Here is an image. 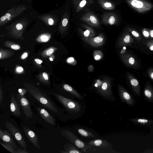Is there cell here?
<instances>
[{"label":"cell","mask_w":153,"mask_h":153,"mask_svg":"<svg viewBox=\"0 0 153 153\" xmlns=\"http://www.w3.org/2000/svg\"><path fill=\"white\" fill-rule=\"evenodd\" d=\"M55 97L64 107L69 120H75L83 115L86 108L85 103L55 94Z\"/></svg>","instance_id":"6da1fadb"},{"label":"cell","mask_w":153,"mask_h":153,"mask_svg":"<svg viewBox=\"0 0 153 153\" xmlns=\"http://www.w3.org/2000/svg\"><path fill=\"white\" fill-rule=\"evenodd\" d=\"M28 90L32 96L45 107L55 113H58L59 112L57 106L50 97L38 90L28 89Z\"/></svg>","instance_id":"7a4b0ae2"},{"label":"cell","mask_w":153,"mask_h":153,"mask_svg":"<svg viewBox=\"0 0 153 153\" xmlns=\"http://www.w3.org/2000/svg\"><path fill=\"white\" fill-rule=\"evenodd\" d=\"M102 80V84L101 87L96 91V93L106 100L115 101L116 99L112 90L111 79L109 78H104Z\"/></svg>","instance_id":"3957f363"},{"label":"cell","mask_w":153,"mask_h":153,"mask_svg":"<svg viewBox=\"0 0 153 153\" xmlns=\"http://www.w3.org/2000/svg\"><path fill=\"white\" fill-rule=\"evenodd\" d=\"M61 135L66 138L70 142L78 148L84 152H86L88 149H90L92 147L82 141L75 136L72 131L68 129H62L61 130Z\"/></svg>","instance_id":"277c9868"},{"label":"cell","mask_w":153,"mask_h":153,"mask_svg":"<svg viewBox=\"0 0 153 153\" xmlns=\"http://www.w3.org/2000/svg\"><path fill=\"white\" fill-rule=\"evenodd\" d=\"M126 1L129 6L140 13H146L153 8V5L146 0H126Z\"/></svg>","instance_id":"5b68a950"},{"label":"cell","mask_w":153,"mask_h":153,"mask_svg":"<svg viewBox=\"0 0 153 153\" xmlns=\"http://www.w3.org/2000/svg\"><path fill=\"white\" fill-rule=\"evenodd\" d=\"M5 127L12 135L16 142L22 148L27 149V146L22 133L19 129L9 121L5 123Z\"/></svg>","instance_id":"8992f818"},{"label":"cell","mask_w":153,"mask_h":153,"mask_svg":"<svg viewBox=\"0 0 153 153\" xmlns=\"http://www.w3.org/2000/svg\"><path fill=\"white\" fill-rule=\"evenodd\" d=\"M17 101L21 107L23 113L28 118L32 119L33 114L30 107V102L25 96L20 97L17 95Z\"/></svg>","instance_id":"52a82bcc"},{"label":"cell","mask_w":153,"mask_h":153,"mask_svg":"<svg viewBox=\"0 0 153 153\" xmlns=\"http://www.w3.org/2000/svg\"><path fill=\"white\" fill-rule=\"evenodd\" d=\"M118 90L119 96L122 102L131 107L135 105L136 103V100L124 88L119 85L118 86Z\"/></svg>","instance_id":"ba28073f"},{"label":"cell","mask_w":153,"mask_h":153,"mask_svg":"<svg viewBox=\"0 0 153 153\" xmlns=\"http://www.w3.org/2000/svg\"><path fill=\"white\" fill-rule=\"evenodd\" d=\"M92 27L99 28L100 27V23L97 16L92 12H89L82 16L80 19Z\"/></svg>","instance_id":"9c48e42d"},{"label":"cell","mask_w":153,"mask_h":153,"mask_svg":"<svg viewBox=\"0 0 153 153\" xmlns=\"http://www.w3.org/2000/svg\"><path fill=\"white\" fill-rule=\"evenodd\" d=\"M119 20L120 18L118 15L113 13H109L103 15L101 23L105 25H116L119 24Z\"/></svg>","instance_id":"30bf717a"},{"label":"cell","mask_w":153,"mask_h":153,"mask_svg":"<svg viewBox=\"0 0 153 153\" xmlns=\"http://www.w3.org/2000/svg\"><path fill=\"white\" fill-rule=\"evenodd\" d=\"M86 43L95 48H99L103 46L105 42V38L104 34L100 33L96 37L90 38H81Z\"/></svg>","instance_id":"8fae6325"},{"label":"cell","mask_w":153,"mask_h":153,"mask_svg":"<svg viewBox=\"0 0 153 153\" xmlns=\"http://www.w3.org/2000/svg\"><path fill=\"white\" fill-rule=\"evenodd\" d=\"M73 128L76 129L81 136L87 138H95L97 137V133L92 129L79 125H75Z\"/></svg>","instance_id":"7c38bea8"},{"label":"cell","mask_w":153,"mask_h":153,"mask_svg":"<svg viewBox=\"0 0 153 153\" xmlns=\"http://www.w3.org/2000/svg\"><path fill=\"white\" fill-rule=\"evenodd\" d=\"M25 135L31 143L39 150L41 149L39 144V138L36 134L32 129L27 127L23 128Z\"/></svg>","instance_id":"4fadbf2b"},{"label":"cell","mask_w":153,"mask_h":153,"mask_svg":"<svg viewBox=\"0 0 153 153\" xmlns=\"http://www.w3.org/2000/svg\"><path fill=\"white\" fill-rule=\"evenodd\" d=\"M65 91L69 93L68 98L75 99H77L80 101H83L84 97L74 88L67 84H65L63 86Z\"/></svg>","instance_id":"5bb4252c"},{"label":"cell","mask_w":153,"mask_h":153,"mask_svg":"<svg viewBox=\"0 0 153 153\" xmlns=\"http://www.w3.org/2000/svg\"><path fill=\"white\" fill-rule=\"evenodd\" d=\"M92 147L102 148H112L113 145L108 141L102 139H97L89 141L87 143Z\"/></svg>","instance_id":"9a60e30c"},{"label":"cell","mask_w":153,"mask_h":153,"mask_svg":"<svg viewBox=\"0 0 153 153\" xmlns=\"http://www.w3.org/2000/svg\"><path fill=\"white\" fill-rule=\"evenodd\" d=\"M81 26L85 29L84 30L80 28L78 29L81 38H92L96 36V32L92 27L84 24H81Z\"/></svg>","instance_id":"2e32d148"},{"label":"cell","mask_w":153,"mask_h":153,"mask_svg":"<svg viewBox=\"0 0 153 153\" xmlns=\"http://www.w3.org/2000/svg\"><path fill=\"white\" fill-rule=\"evenodd\" d=\"M10 133L7 130L3 131L0 129V139L3 142L12 145L16 149L18 148Z\"/></svg>","instance_id":"e0dca14e"},{"label":"cell","mask_w":153,"mask_h":153,"mask_svg":"<svg viewBox=\"0 0 153 153\" xmlns=\"http://www.w3.org/2000/svg\"><path fill=\"white\" fill-rule=\"evenodd\" d=\"M129 121L137 125L148 127L150 129L153 128V120L144 118H131Z\"/></svg>","instance_id":"ac0fdd59"},{"label":"cell","mask_w":153,"mask_h":153,"mask_svg":"<svg viewBox=\"0 0 153 153\" xmlns=\"http://www.w3.org/2000/svg\"><path fill=\"white\" fill-rule=\"evenodd\" d=\"M37 109L40 116L45 121L52 125H56L55 119L46 109L40 107H38Z\"/></svg>","instance_id":"d6986e66"},{"label":"cell","mask_w":153,"mask_h":153,"mask_svg":"<svg viewBox=\"0 0 153 153\" xmlns=\"http://www.w3.org/2000/svg\"><path fill=\"white\" fill-rule=\"evenodd\" d=\"M10 103V109L11 113L15 115L20 116L21 113L19 105L13 94L11 96Z\"/></svg>","instance_id":"ffe728a7"},{"label":"cell","mask_w":153,"mask_h":153,"mask_svg":"<svg viewBox=\"0 0 153 153\" xmlns=\"http://www.w3.org/2000/svg\"><path fill=\"white\" fill-rule=\"evenodd\" d=\"M100 5L104 9L107 10H113L116 8L115 4L109 0H98Z\"/></svg>","instance_id":"44dd1931"},{"label":"cell","mask_w":153,"mask_h":153,"mask_svg":"<svg viewBox=\"0 0 153 153\" xmlns=\"http://www.w3.org/2000/svg\"><path fill=\"white\" fill-rule=\"evenodd\" d=\"M64 151L60 150L62 153H82V152L72 143H67L64 146Z\"/></svg>","instance_id":"7402d4cb"},{"label":"cell","mask_w":153,"mask_h":153,"mask_svg":"<svg viewBox=\"0 0 153 153\" xmlns=\"http://www.w3.org/2000/svg\"><path fill=\"white\" fill-rule=\"evenodd\" d=\"M127 31L124 32L122 36L119 39L117 46L118 47L122 46L123 45L130 42L131 36L129 34Z\"/></svg>","instance_id":"603a6c76"},{"label":"cell","mask_w":153,"mask_h":153,"mask_svg":"<svg viewBox=\"0 0 153 153\" xmlns=\"http://www.w3.org/2000/svg\"><path fill=\"white\" fill-rule=\"evenodd\" d=\"M144 91V95L146 100L153 103V90L147 87Z\"/></svg>","instance_id":"cb8c5ba5"},{"label":"cell","mask_w":153,"mask_h":153,"mask_svg":"<svg viewBox=\"0 0 153 153\" xmlns=\"http://www.w3.org/2000/svg\"><path fill=\"white\" fill-rule=\"evenodd\" d=\"M112 149V148H102V151L100 148L92 147L91 149L88 150L86 152L90 153H113V152H111V151H113V150Z\"/></svg>","instance_id":"d4e9b609"},{"label":"cell","mask_w":153,"mask_h":153,"mask_svg":"<svg viewBox=\"0 0 153 153\" xmlns=\"http://www.w3.org/2000/svg\"><path fill=\"white\" fill-rule=\"evenodd\" d=\"M1 144L6 149L11 153H16V149L11 144L7 143L0 142Z\"/></svg>","instance_id":"484cf974"},{"label":"cell","mask_w":153,"mask_h":153,"mask_svg":"<svg viewBox=\"0 0 153 153\" xmlns=\"http://www.w3.org/2000/svg\"><path fill=\"white\" fill-rule=\"evenodd\" d=\"M93 56L94 59L96 61H99L102 59L104 55L102 52L100 50H96L94 51Z\"/></svg>","instance_id":"4316f807"},{"label":"cell","mask_w":153,"mask_h":153,"mask_svg":"<svg viewBox=\"0 0 153 153\" xmlns=\"http://www.w3.org/2000/svg\"><path fill=\"white\" fill-rule=\"evenodd\" d=\"M89 1V0H88ZM88 0H82L80 3H78V5H76V10L77 12H79L82 9H83L86 5L88 2Z\"/></svg>","instance_id":"83f0119b"},{"label":"cell","mask_w":153,"mask_h":153,"mask_svg":"<svg viewBox=\"0 0 153 153\" xmlns=\"http://www.w3.org/2000/svg\"><path fill=\"white\" fill-rule=\"evenodd\" d=\"M103 83V80L100 79H97L94 82L93 86L95 87L96 91L98 90L101 87Z\"/></svg>","instance_id":"f1b7e54d"},{"label":"cell","mask_w":153,"mask_h":153,"mask_svg":"<svg viewBox=\"0 0 153 153\" xmlns=\"http://www.w3.org/2000/svg\"><path fill=\"white\" fill-rule=\"evenodd\" d=\"M19 94L18 95L20 97L24 96L25 94L26 93V91L25 90L19 89L18 90Z\"/></svg>","instance_id":"f546056e"},{"label":"cell","mask_w":153,"mask_h":153,"mask_svg":"<svg viewBox=\"0 0 153 153\" xmlns=\"http://www.w3.org/2000/svg\"><path fill=\"white\" fill-rule=\"evenodd\" d=\"M16 153H28L27 150L24 149L18 148L16 149Z\"/></svg>","instance_id":"4dcf8cb0"},{"label":"cell","mask_w":153,"mask_h":153,"mask_svg":"<svg viewBox=\"0 0 153 153\" xmlns=\"http://www.w3.org/2000/svg\"><path fill=\"white\" fill-rule=\"evenodd\" d=\"M69 22L68 19L67 18H64L62 22V25L63 26L66 27L67 26Z\"/></svg>","instance_id":"1f68e13d"},{"label":"cell","mask_w":153,"mask_h":153,"mask_svg":"<svg viewBox=\"0 0 153 153\" xmlns=\"http://www.w3.org/2000/svg\"><path fill=\"white\" fill-rule=\"evenodd\" d=\"M128 29L130 31L133 36L135 37H138L139 36V34L136 31L132 30L131 29L128 28Z\"/></svg>","instance_id":"d6a6232c"},{"label":"cell","mask_w":153,"mask_h":153,"mask_svg":"<svg viewBox=\"0 0 153 153\" xmlns=\"http://www.w3.org/2000/svg\"><path fill=\"white\" fill-rule=\"evenodd\" d=\"M42 42H47L49 40V38L47 36H46V35H43L41 36L40 38Z\"/></svg>","instance_id":"836d02e7"},{"label":"cell","mask_w":153,"mask_h":153,"mask_svg":"<svg viewBox=\"0 0 153 153\" xmlns=\"http://www.w3.org/2000/svg\"><path fill=\"white\" fill-rule=\"evenodd\" d=\"M12 49L15 50H17L19 49L20 48V46L18 45L14 44L11 46Z\"/></svg>","instance_id":"e575fe53"},{"label":"cell","mask_w":153,"mask_h":153,"mask_svg":"<svg viewBox=\"0 0 153 153\" xmlns=\"http://www.w3.org/2000/svg\"><path fill=\"white\" fill-rule=\"evenodd\" d=\"M54 50L53 49H50L47 51L46 54L47 56H50L54 53Z\"/></svg>","instance_id":"d590c367"},{"label":"cell","mask_w":153,"mask_h":153,"mask_svg":"<svg viewBox=\"0 0 153 153\" xmlns=\"http://www.w3.org/2000/svg\"><path fill=\"white\" fill-rule=\"evenodd\" d=\"M11 16V15L9 14H7L5 16H2L1 18V20L2 21H4L7 18H9Z\"/></svg>","instance_id":"8d00e7d4"},{"label":"cell","mask_w":153,"mask_h":153,"mask_svg":"<svg viewBox=\"0 0 153 153\" xmlns=\"http://www.w3.org/2000/svg\"><path fill=\"white\" fill-rule=\"evenodd\" d=\"M3 91L2 90L1 88V90H0V103H2L3 100Z\"/></svg>","instance_id":"74e56055"},{"label":"cell","mask_w":153,"mask_h":153,"mask_svg":"<svg viewBox=\"0 0 153 153\" xmlns=\"http://www.w3.org/2000/svg\"><path fill=\"white\" fill-rule=\"evenodd\" d=\"M28 56V54L27 52H25L23 53L21 57V59L22 60H24L26 59Z\"/></svg>","instance_id":"f35d334b"},{"label":"cell","mask_w":153,"mask_h":153,"mask_svg":"<svg viewBox=\"0 0 153 153\" xmlns=\"http://www.w3.org/2000/svg\"><path fill=\"white\" fill-rule=\"evenodd\" d=\"M94 69V67L92 65H90L88 67V72H91L93 71Z\"/></svg>","instance_id":"ab89813d"},{"label":"cell","mask_w":153,"mask_h":153,"mask_svg":"<svg viewBox=\"0 0 153 153\" xmlns=\"http://www.w3.org/2000/svg\"><path fill=\"white\" fill-rule=\"evenodd\" d=\"M16 28L17 30H21L23 26L20 23H18L16 26Z\"/></svg>","instance_id":"60d3db41"},{"label":"cell","mask_w":153,"mask_h":153,"mask_svg":"<svg viewBox=\"0 0 153 153\" xmlns=\"http://www.w3.org/2000/svg\"><path fill=\"white\" fill-rule=\"evenodd\" d=\"M43 77L46 80H49V77L47 74L46 73H44L43 74Z\"/></svg>","instance_id":"b9f144b4"},{"label":"cell","mask_w":153,"mask_h":153,"mask_svg":"<svg viewBox=\"0 0 153 153\" xmlns=\"http://www.w3.org/2000/svg\"><path fill=\"white\" fill-rule=\"evenodd\" d=\"M129 62L131 65H133L135 63V60L133 57H130L129 60Z\"/></svg>","instance_id":"7bdbcfd3"},{"label":"cell","mask_w":153,"mask_h":153,"mask_svg":"<svg viewBox=\"0 0 153 153\" xmlns=\"http://www.w3.org/2000/svg\"><path fill=\"white\" fill-rule=\"evenodd\" d=\"M143 34L145 37H148L149 36L150 34L149 32L146 30H144L143 32Z\"/></svg>","instance_id":"ee69618b"},{"label":"cell","mask_w":153,"mask_h":153,"mask_svg":"<svg viewBox=\"0 0 153 153\" xmlns=\"http://www.w3.org/2000/svg\"><path fill=\"white\" fill-rule=\"evenodd\" d=\"M16 71L17 72L21 73L23 71V69L22 67H19L17 68Z\"/></svg>","instance_id":"f6af8a7d"},{"label":"cell","mask_w":153,"mask_h":153,"mask_svg":"<svg viewBox=\"0 0 153 153\" xmlns=\"http://www.w3.org/2000/svg\"><path fill=\"white\" fill-rule=\"evenodd\" d=\"M49 23V25L52 26L53 25L54 21L52 18H49L48 20Z\"/></svg>","instance_id":"bcb514c9"},{"label":"cell","mask_w":153,"mask_h":153,"mask_svg":"<svg viewBox=\"0 0 153 153\" xmlns=\"http://www.w3.org/2000/svg\"><path fill=\"white\" fill-rule=\"evenodd\" d=\"M34 60L36 62V63L38 64H40L43 62L42 60L38 59H36Z\"/></svg>","instance_id":"7dc6e473"},{"label":"cell","mask_w":153,"mask_h":153,"mask_svg":"<svg viewBox=\"0 0 153 153\" xmlns=\"http://www.w3.org/2000/svg\"><path fill=\"white\" fill-rule=\"evenodd\" d=\"M74 58L72 57H70L67 60V61L68 63H71L73 62V61H74Z\"/></svg>","instance_id":"c3c4849f"},{"label":"cell","mask_w":153,"mask_h":153,"mask_svg":"<svg viewBox=\"0 0 153 153\" xmlns=\"http://www.w3.org/2000/svg\"><path fill=\"white\" fill-rule=\"evenodd\" d=\"M144 153H153V149H149L145 151Z\"/></svg>","instance_id":"681fc988"},{"label":"cell","mask_w":153,"mask_h":153,"mask_svg":"<svg viewBox=\"0 0 153 153\" xmlns=\"http://www.w3.org/2000/svg\"><path fill=\"white\" fill-rule=\"evenodd\" d=\"M151 36L152 38H153V30H151L150 32Z\"/></svg>","instance_id":"f907efd6"},{"label":"cell","mask_w":153,"mask_h":153,"mask_svg":"<svg viewBox=\"0 0 153 153\" xmlns=\"http://www.w3.org/2000/svg\"><path fill=\"white\" fill-rule=\"evenodd\" d=\"M150 77L153 80V72L151 74Z\"/></svg>","instance_id":"816d5d0a"},{"label":"cell","mask_w":153,"mask_h":153,"mask_svg":"<svg viewBox=\"0 0 153 153\" xmlns=\"http://www.w3.org/2000/svg\"><path fill=\"white\" fill-rule=\"evenodd\" d=\"M150 49L151 51H153V46H151Z\"/></svg>","instance_id":"f5cc1de1"},{"label":"cell","mask_w":153,"mask_h":153,"mask_svg":"<svg viewBox=\"0 0 153 153\" xmlns=\"http://www.w3.org/2000/svg\"><path fill=\"white\" fill-rule=\"evenodd\" d=\"M49 60L51 61H53V58H51V57H50L49 58Z\"/></svg>","instance_id":"db71d44e"},{"label":"cell","mask_w":153,"mask_h":153,"mask_svg":"<svg viewBox=\"0 0 153 153\" xmlns=\"http://www.w3.org/2000/svg\"><path fill=\"white\" fill-rule=\"evenodd\" d=\"M0 55H0V58H1L2 57V54L1 53H0Z\"/></svg>","instance_id":"11a10c76"},{"label":"cell","mask_w":153,"mask_h":153,"mask_svg":"<svg viewBox=\"0 0 153 153\" xmlns=\"http://www.w3.org/2000/svg\"><path fill=\"white\" fill-rule=\"evenodd\" d=\"M8 20H10V18H8Z\"/></svg>","instance_id":"9f6ffc18"}]
</instances>
